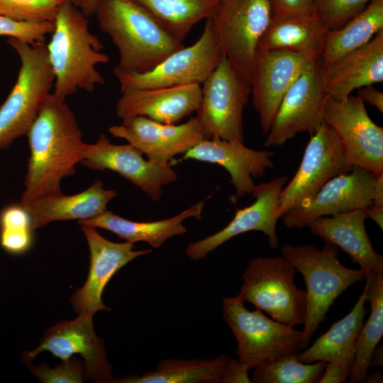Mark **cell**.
Here are the masks:
<instances>
[{"label":"cell","mask_w":383,"mask_h":383,"mask_svg":"<svg viewBox=\"0 0 383 383\" xmlns=\"http://www.w3.org/2000/svg\"><path fill=\"white\" fill-rule=\"evenodd\" d=\"M296 354L287 355L255 367L251 382L318 383L326 362L304 363L298 360Z\"/></svg>","instance_id":"d6a6232c"},{"label":"cell","mask_w":383,"mask_h":383,"mask_svg":"<svg viewBox=\"0 0 383 383\" xmlns=\"http://www.w3.org/2000/svg\"><path fill=\"white\" fill-rule=\"evenodd\" d=\"M249 370L238 360L231 358L223 377L222 383H250Z\"/></svg>","instance_id":"60d3db41"},{"label":"cell","mask_w":383,"mask_h":383,"mask_svg":"<svg viewBox=\"0 0 383 383\" xmlns=\"http://www.w3.org/2000/svg\"><path fill=\"white\" fill-rule=\"evenodd\" d=\"M363 210L365 213L367 218H370L377 226L383 229V206H379L374 204H370L365 208Z\"/></svg>","instance_id":"ee69618b"},{"label":"cell","mask_w":383,"mask_h":383,"mask_svg":"<svg viewBox=\"0 0 383 383\" xmlns=\"http://www.w3.org/2000/svg\"><path fill=\"white\" fill-rule=\"evenodd\" d=\"M353 167L339 138L323 121L310 134L299 167L282 190L280 216L309 201L328 180Z\"/></svg>","instance_id":"7c38bea8"},{"label":"cell","mask_w":383,"mask_h":383,"mask_svg":"<svg viewBox=\"0 0 383 383\" xmlns=\"http://www.w3.org/2000/svg\"><path fill=\"white\" fill-rule=\"evenodd\" d=\"M90 252V267L84 285L70 299L74 310L95 313L110 310L102 302V292L113 276L131 260L152 252L151 248L134 250V243H116L104 238L92 226L80 224Z\"/></svg>","instance_id":"ffe728a7"},{"label":"cell","mask_w":383,"mask_h":383,"mask_svg":"<svg viewBox=\"0 0 383 383\" xmlns=\"http://www.w3.org/2000/svg\"><path fill=\"white\" fill-rule=\"evenodd\" d=\"M54 28L46 45L50 65L55 76L54 92L65 99L78 90L91 92L105 79L96 68L107 63L103 45L89 30L88 18L65 1L53 21Z\"/></svg>","instance_id":"7a4b0ae2"},{"label":"cell","mask_w":383,"mask_h":383,"mask_svg":"<svg viewBox=\"0 0 383 383\" xmlns=\"http://www.w3.org/2000/svg\"><path fill=\"white\" fill-rule=\"evenodd\" d=\"M244 142L218 138H204L182 155V160H194L223 167L230 175L238 198L251 194L255 186L254 178L262 177L274 167L270 150L246 147Z\"/></svg>","instance_id":"44dd1931"},{"label":"cell","mask_w":383,"mask_h":383,"mask_svg":"<svg viewBox=\"0 0 383 383\" xmlns=\"http://www.w3.org/2000/svg\"><path fill=\"white\" fill-rule=\"evenodd\" d=\"M219 1H221V0H219Z\"/></svg>","instance_id":"c3c4849f"},{"label":"cell","mask_w":383,"mask_h":383,"mask_svg":"<svg viewBox=\"0 0 383 383\" xmlns=\"http://www.w3.org/2000/svg\"><path fill=\"white\" fill-rule=\"evenodd\" d=\"M365 302L364 289L353 309L334 323L311 347L297 353L298 360L304 363L335 362L353 367L357 338L367 313Z\"/></svg>","instance_id":"83f0119b"},{"label":"cell","mask_w":383,"mask_h":383,"mask_svg":"<svg viewBox=\"0 0 383 383\" xmlns=\"http://www.w3.org/2000/svg\"><path fill=\"white\" fill-rule=\"evenodd\" d=\"M295 271L283 256L254 258L243 273L242 286L235 296L280 323L292 327L304 324L306 293L296 287Z\"/></svg>","instance_id":"8992f818"},{"label":"cell","mask_w":383,"mask_h":383,"mask_svg":"<svg viewBox=\"0 0 383 383\" xmlns=\"http://www.w3.org/2000/svg\"><path fill=\"white\" fill-rule=\"evenodd\" d=\"M223 317L237 341L238 361L249 371L284 355L297 353L302 331L249 311L235 296L222 301Z\"/></svg>","instance_id":"52a82bcc"},{"label":"cell","mask_w":383,"mask_h":383,"mask_svg":"<svg viewBox=\"0 0 383 383\" xmlns=\"http://www.w3.org/2000/svg\"><path fill=\"white\" fill-rule=\"evenodd\" d=\"M30 155L20 204L61 192V182L75 173L87 143L65 99L50 93L27 135Z\"/></svg>","instance_id":"6da1fadb"},{"label":"cell","mask_w":383,"mask_h":383,"mask_svg":"<svg viewBox=\"0 0 383 383\" xmlns=\"http://www.w3.org/2000/svg\"><path fill=\"white\" fill-rule=\"evenodd\" d=\"M33 230L30 216L21 204L8 205L0 211V245L6 252L18 255L29 250Z\"/></svg>","instance_id":"836d02e7"},{"label":"cell","mask_w":383,"mask_h":383,"mask_svg":"<svg viewBox=\"0 0 383 383\" xmlns=\"http://www.w3.org/2000/svg\"><path fill=\"white\" fill-rule=\"evenodd\" d=\"M269 1L274 15L316 16L313 0H269Z\"/></svg>","instance_id":"f35d334b"},{"label":"cell","mask_w":383,"mask_h":383,"mask_svg":"<svg viewBox=\"0 0 383 383\" xmlns=\"http://www.w3.org/2000/svg\"><path fill=\"white\" fill-rule=\"evenodd\" d=\"M95 16L118 49L121 70L146 72L184 47L133 0H99Z\"/></svg>","instance_id":"3957f363"},{"label":"cell","mask_w":383,"mask_h":383,"mask_svg":"<svg viewBox=\"0 0 383 383\" xmlns=\"http://www.w3.org/2000/svg\"><path fill=\"white\" fill-rule=\"evenodd\" d=\"M204 204L205 199H203L176 216L155 221H133L106 210L95 217L79 220L78 223L109 231L125 241L145 242L152 248H159L169 238L184 235L187 229L183 224L184 221L190 218L200 219Z\"/></svg>","instance_id":"484cf974"},{"label":"cell","mask_w":383,"mask_h":383,"mask_svg":"<svg viewBox=\"0 0 383 383\" xmlns=\"http://www.w3.org/2000/svg\"><path fill=\"white\" fill-rule=\"evenodd\" d=\"M321 57L286 50L257 51L253 64L252 102L265 135L285 94L313 62Z\"/></svg>","instance_id":"e0dca14e"},{"label":"cell","mask_w":383,"mask_h":383,"mask_svg":"<svg viewBox=\"0 0 383 383\" xmlns=\"http://www.w3.org/2000/svg\"><path fill=\"white\" fill-rule=\"evenodd\" d=\"M352 367L335 362H326L318 383H343L349 377Z\"/></svg>","instance_id":"ab89813d"},{"label":"cell","mask_w":383,"mask_h":383,"mask_svg":"<svg viewBox=\"0 0 383 383\" xmlns=\"http://www.w3.org/2000/svg\"><path fill=\"white\" fill-rule=\"evenodd\" d=\"M26 363L31 373L43 383H82L85 377L84 362L74 357L53 368L45 363L38 366Z\"/></svg>","instance_id":"74e56055"},{"label":"cell","mask_w":383,"mask_h":383,"mask_svg":"<svg viewBox=\"0 0 383 383\" xmlns=\"http://www.w3.org/2000/svg\"><path fill=\"white\" fill-rule=\"evenodd\" d=\"M81 11L87 18L95 15L99 0H64Z\"/></svg>","instance_id":"7bdbcfd3"},{"label":"cell","mask_w":383,"mask_h":383,"mask_svg":"<svg viewBox=\"0 0 383 383\" xmlns=\"http://www.w3.org/2000/svg\"><path fill=\"white\" fill-rule=\"evenodd\" d=\"M251 84L223 56L201 88L195 118L204 138L244 142L243 113Z\"/></svg>","instance_id":"9c48e42d"},{"label":"cell","mask_w":383,"mask_h":383,"mask_svg":"<svg viewBox=\"0 0 383 383\" xmlns=\"http://www.w3.org/2000/svg\"><path fill=\"white\" fill-rule=\"evenodd\" d=\"M363 209L316 218L310 221L311 233L345 252L353 263L368 273L383 271V256L375 252L365 229Z\"/></svg>","instance_id":"cb8c5ba5"},{"label":"cell","mask_w":383,"mask_h":383,"mask_svg":"<svg viewBox=\"0 0 383 383\" xmlns=\"http://www.w3.org/2000/svg\"><path fill=\"white\" fill-rule=\"evenodd\" d=\"M91 170L113 171L127 179L155 201L160 199L163 187L177 179L170 162L159 163L145 159L130 143L116 145L101 134L97 140L87 144L81 162Z\"/></svg>","instance_id":"2e32d148"},{"label":"cell","mask_w":383,"mask_h":383,"mask_svg":"<svg viewBox=\"0 0 383 383\" xmlns=\"http://www.w3.org/2000/svg\"><path fill=\"white\" fill-rule=\"evenodd\" d=\"M372 204L383 206V174L377 177L372 193Z\"/></svg>","instance_id":"f6af8a7d"},{"label":"cell","mask_w":383,"mask_h":383,"mask_svg":"<svg viewBox=\"0 0 383 383\" xmlns=\"http://www.w3.org/2000/svg\"><path fill=\"white\" fill-rule=\"evenodd\" d=\"M288 177L281 175L268 182L255 184L252 196L255 201L236 210L233 219L223 228L201 240L189 243L185 254L191 260H199L226 242L250 231L262 232L272 249L279 245L276 232L279 214V201Z\"/></svg>","instance_id":"9a60e30c"},{"label":"cell","mask_w":383,"mask_h":383,"mask_svg":"<svg viewBox=\"0 0 383 383\" xmlns=\"http://www.w3.org/2000/svg\"><path fill=\"white\" fill-rule=\"evenodd\" d=\"M116 115L122 120L145 116L167 124H176L196 112L201 99L199 84L133 89L121 92Z\"/></svg>","instance_id":"7402d4cb"},{"label":"cell","mask_w":383,"mask_h":383,"mask_svg":"<svg viewBox=\"0 0 383 383\" xmlns=\"http://www.w3.org/2000/svg\"><path fill=\"white\" fill-rule=\"evenodd\" d=\"M231 357L222 355L212 359H172L158 362L155 370L140 376L115 379L116 383H222Z\"/></svg>","instance_id":"f1b7e54d"},{"label":"cell","mask_w":383,"mask_h":383,"mask_svg":"<svg viewBox=\"0 0 383 383\" xmlns=\"http://www.w3.org/2000/svg\"><path fill=\"white\" fill-rule=\"evenodd\" d=\"M182 41L197 23L209 18L219 0H133Z\"/></svg>","instance_id":"1f68e13d"},{"label":"cell","mask_w":383,"mask_h":383,"mask_svg":"<svg viewBox=\"0 0 383 383\" xmlns=\"http://www.w3.org/2000/svg\"><path fill=\"white\" fill-rule=\"evenodd\" d=\"M323 120L339 138L353 167L383 174V128L371 119L359 96L328 97Z\"/></svg>","instance_id":"8fae6325"},{"label":"cell","mask_w":383,"mask_h":383,"mask_svg":"<svg viewBox=\"0 0 383 383\" xmlns=\"http://www.w3.org/2000/svg\"><path fill=\"white\" fill-rule=\"evenodd\" d=\"M323 87L329 97L342 100L360 88L383 82V30L365 45L322 70Z\"/></svg>","instance_id":"603a6c76"},{"label":"cell","mask_w":383,"mask_h":383,"mask_svg":"<svg viewBox=\"0 0 383 383\" xmlns=\"http://www.w3.org/2000/svg\"><path fill=\"white\" fill-rule=\"evenodd\" d=\"M7 43L21 65L16 82L0 106V150L27 135L55 82L45 43L30 45L12 38Z\"/></svg>","instance_id":"5b68a950"},{"label":"cell","mask_w":383,"mask_h":383,"mask_svg":"<svg viewBox=\"0 0 383 383\" xmlns=\"http://www.w3.org/2000/svg\"><path fill=\"white\" fill-rule=\"evenodd\" d=\"M322 70L319 58L288 89L266 135L265 146H282L299 133L311 134L323 122V111L329 96L323 87Z\"/></svg>","instance_id":"4fadbf2b"},{"label":"cell","mask_w":383,"mask_h":383,"mask_svg":"<svg viewBox=\"0 0 383 383\" xmlns=\"http://www.w3.org/2000/svg\"><path fill=\"white\" fill-rule=\"evenodd\" d=\"M94 314L83 311L74 320L62 321L48 329L38 345L24 353L25 362H30L44 351L62 361L79 354L84 358L85 378L98 383L114 382L113 367L107 360L104 343L94 329Z\"/></svg>","instance_id":"5bb4252c"},{"label":"cell","mask_w":383,"mask_h":383,"mask_svg":"<svg viewBox=\"0 0 383 383\" xmlns=\"http://www.w3.org/2000/svg\"><path fill=\"white\" fill-rule=\"evenodd\" d=\"M328 32L316 16L272 14L257 51L286 50L321 57Z\"/></svg>","instance_id":"4316f807"},{"label":"cell","mask_w":383,"mask_h":383,"mask_svg":"<svg viewBox=\"0 0 383 383\" xmlns=\"http://www.w3.org/2000/svg\"><path fill=\"white\" fill-rule=\"evenodd\" d=\"M383 30V0H371L365 8L336 30L328 31L321 56L327 66L370 41Z\"/></svg>","instance_id":"f546056e"},{"label":"cell","mask_w":383,"mask_h":383,"mask_svg":"<svg viewBox=\"0 0 383 383\" xmlns=\"http://www.w3.org/2000/svg\"><path fill=\"white\" fill-rule=\"evenodd\" d=\"M377 176L358 167L328 180L309 201L281 218L288 228L306 227L312 220L372 204V193Z\"/></svg>","instance_id":"ac0fdd59"},{"label":"cell","mask_w":383,"mask_h":383,"mask_svg":"<svg viewBox=\"0 0 383 383\" xmlns=\"http://www.w3.org/2000/svg\"><path fill=\"white\" fill-rule=\"evenodd\" d=\"M371 0H313L316 16L328 31L336 30L360 13Z\"/></svg>","instance_id":"d590c367"},{"label":"cell","mask_w":383,"mask_h":383,"mask_svg":"<svg viewBox=\"0 0 383 383\" xmlns=\"http://www.w3.org/2000/svg\"><path fill=\"white\" fill-rule=\"evenodd\" d=\"M357 96L365 103L375 107L383 112V93L372 85H368L357 89Z\"/></svg>","instance_id":"b9f144b4"},{"label":"cell","mask_w":383,"mask_h":383,"mask_svg":"<svg viewBox=\"0 0 383 383\" xmlns=\"http://www.w3.org/2000/svg\"><path fill=\"white\" fill-rule=\"evenodd\" d=\"M117 194L115 190L104 189L102 182L96 180L78 194H53L35 199L24 207L30 216L35 230L52 221L95 217L106 211L107 204Z\"/></svg>","instance_id":"d4e9b609"},{"label":"cell","mask_w":383,"mask_h":383,"mask_svg":"<svg viewBox=\"0 0 383 383\" xmlns=\"http://www.w3.org/2000/svg\"><path fill=\"white\" fill-rule=\"evenodd\" d=\"M272 15L269 0H221L209 17L223 56L250 84L257 47Z\"/></svg>","instance_id":"ba28073f"},{"label":"cell","mask_w":383,"mask_h":383,"mask_svg":"<svg viewBox=\"0 0 383 383\" xmlns=\"http://www.w3.org/2000/svg\"><path fill=\"white\" fill-rule=\"evenodd\" d=\"M382 372L381 371L376 370L370 374L367 373L364 382L379 383L382 382Z\"/></svg>","instance_id":"7dc6e473"},{"label":"cell","mask_w":383,"mask_h":383,"mask_svg":"<svg viewBox=\"0 0 383 383\" xmlns=\"http://www.w3.org/2000/svg\"><path fill=\"white\" fill-rule=\"evenodd\" d=\"M53 22H28L0 16V36L15 38L34 45L45 43V36L53 30Z\"/></svg>","instance_id":"8d00e7d4"},{"label":"cell","mask_w":383,"mask_h":383,"mask_svg":"<svg viewBox=\"0 0 383 383\" xmlns=\"http://www.w3.org/2000/svg\"><path fill=\"white\" fill-rule=\"evenodd\" d=\"M282 256L303 276L306 287V313L301 348L306 347L335 300L354 284L365 279L367 272L346 267L338 259V248L325 243L319 249L312 244L287 243Z\"/></svg>","instance_id":"277c9868"},{"label":"cell","mask_w":383,"mask_h":383,"mask_svg":"<svg viewBox=\"0 0 383 383\" xmlns=\"http://www.w3.org/2000/svg\"><path fill=\"white\" fill-rule=\"evenodd\" d=\"M383 365V350L382 346H377L373 350L369 367L382 366Z\"/></svg>","instance_id":"bcb514c9"},{"label":"cell","mask_w":383,"mask_h":383,"mask_svg":"<svg viewBox=\"0 0 383 383\" xmlns=\"http://www.w3.org/2000/svg\"><path fill=\"white\" fill-rule=\"evenodd\" d=\"M365 279L366 301L370 305L371 312L357 338L349 376L351 383L365 382L372 353L383 335V271L368 273Z\"/></svg>","instance_id":"4dcf8cb0"},{"label":"cell","mask_w":383,"mask_h":383,"mask_svg":"<svg viewBox=\"0 0 383 383\" xmlns=\"http://www.w3.org/2000/svg\"><path fill=\"white\" fill-rule=\"evenodd\" d=\"M64 0H0V16L28 22H53Z\"/></svg>","instance_id":"e575fe53"},{"label":"cell","mask_w":383,"mask_h":383,"mask_svg":"<svg viewBox=\"0 0 383 383\" xmlns=\"http://www.w3.org/2000/svg\"><path fill=\"white\" fill-rule=\"evenodd\" d=\"M206 20L201 36L193 45L174 51L152 70L138 73L116 67L113 73L121 91L203 84L223 57L211 21Z\"/></svg>","instance_id":"30bf717a"},{"label":"cell","mask_w":383,"mask_h":383,"mask_svg":"<svg viewBox=\"0 0 383 383\" xmlns=\"http://www.w3.org/2000/svg\"><path fill=\"white\" fill-rule=\"evenodd\" d=\"M108 130L113 137L126 140L149 160L159 163L170 162L204 138L195 117L181 124H167L145 116H131Z\"/></svg>","instance_id":"d6986e66"}]
</instances>
